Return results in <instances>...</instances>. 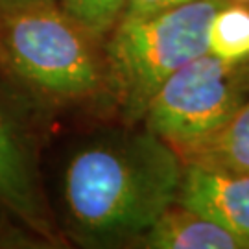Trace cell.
<instances>
[{
    "instance_id": "7c38bea8",
    "label": "cell",
    "mask_w": 249,
    "mask_h": 249,
    "mask_svg": "<svg viewBox=\"0 0 249 249\" xmlns=\"http://www.w3.org/2000/svg\"><path fill=\"white\" fill-rule=\"evenodd\" d=\"M34 2H43V0H0V9L17 8V6H24V4H34Z\"/></svg>"
},
{
    "instance_id": "8992f818",
    "label": "cell",
    "mask_w": 249,
    "mask_h": 249,
    "mask_svg": "<svg viewBox=\"0 0 249 249\" xmlns=\"http://www.w3.org/2000/svg\"><path fill=\"white\" fill-rule=\"evenodd\" d=\"M176 203L249 242V176L185 164Z\"/></svg>"
},
{
    "instance_id": "7a4b0ae2",
    "label": "cell",
    "mask_w": 249,
    "mask_h": 249,
    "mask_svg": "<svg viewBox=\"0 0 249 249\" xmlns=\"http://www.w3.org/2000/svg\"><path fill=\"white\" fill-rule=\"evenodd\" d=\"M0 65L24 89L53 106L106 94L104 41L57 0L0 9Z\"/></svg>"
},
{
    "instance_id": "30bf717a",
    "label": "cell",
    "mask_w": 249,
    "mask_h": 249,
    "mask_svg": "<svg viewBox=\"0 0 249 249\" xmlns=\"http://www.w3.org/2000/svg\"><path fill=\"white\" fill-rule=\"evenodd\" d=\"M57 4L102 41L122 18L125 8V0H57Z\"/></svg>"
},
{
    "instance_id": "4fadbf2b",
    "label": "cell",
    "mask_w": 249,
    "mask_h": 249,
    "mask_svg": "<svg viewBox=\"0 0 249 249\" xmlns=\"http://www.w3.org/2000/svg\"><path fill=\"white\" fill-rule=\"evenodd\" d=\"M240 2H248V0H240Z\"/></svg>"
},
{
    "instance_id": "277c9868",
    "label": "cell",
    "mask_w": 249,
    "mask_h": 249,
    "mask_svg": "<svg viewBox=\"0 0 249 249\" xmlns=\"http://www.w3.org/2000/svg\"><path fill=\"white\" fill-rule=\"evenodd\" d=\"M249 67L207 52L164 81L151 98L144 127L178 151L231 120L249 100Z\"/></svg>"
},
{
    "instance_id": "9c48e42d",
    "label": "cell",
    "mask_w": 249,
    "mask_h": 249,
    "mask_svg": "<svg viewBox=\"0 0 249 249\" xmlns=\"http://www.w3.org/2000/svg\"><path fill=\"white\" fill-rule=\"evenodd\" d=\"M209 52L227 63L249 59V8L227 2L214 13L209 26Z\"/></svg>"
},
{
    "instance_id": "6da1fadb",
    "label": "cell",
    "mask_w": 249,
    "mask_h": 249,
    "mask_svg": "<svg viewBox=\"0 0 249 249\" xmlns=\"http://www.w3.org/2000/svg\"><path fill=\"white\" fill-rule=\"evenodd\" d=\"M185 164L148 131H111L72 153L63 178L65 225L87 248L127 246L178 201Z\"/></svg>"
},
{
    "instance_id": "52a82bcc",
    "label": "cell",
    "mask_w": 249,
    "mask_h": 249,
    "mask_svg": "<svg viewBox=\"0 0 249 249\" xmlns=\"http://www.w3.org/2000/svg\"><path fill=\"white\" fill-rule=\"evenodd\" d=\"M150 249H249V242L220 223L174 203L137 242Z\"/></svg>"
},
{
    "instance_id": "8fae6325",
    "label": "cell",
    "mask_w": 249,
    "mask_h": 249,
    "mask_svg": "<svg viewBox=\"0 0 249 249\" xmlns=\"http://www.w3.org/2000/svg\"><path fill=\"white\" fill-rule=\"evenodd\" d=\"M194 2V0H125L124 15L129 17H141V15H151V13H159L164 9H172Z\"/></svg>"
},
{
    "instance_id": "3957f363",
    "label": "cell",
    "mask_w": 249,
    "mask_h": 249,
    "mask_svg": "<svg viewBox=\"0 0 249 249\" xmlns=\"http://www.w3.org/2000/svg\"><path fill=\"white\" fill-rule=\"evenodd\" d=\"M229 0H194L151 15H122L104 39L106 94L127 124L142 122L159 87L209 52V26Z\"/></svg>"
},
{
    "instance_id": "5b68a950",
    "label": "cell",
    "mask_w": 249,
    "mask_h": 249,
    "mask_svg": "<svg viewBox=\"0 0 249 249\" xmlns=\"http://www.w3.org/2000/svg\"><path fill=\"white\" fill-rule=\"evenodd\" d=\"M0 209L48 242L59 238L45 199L34 135L0 90Z\"/></svg>"
},
{
    "instance_id": "ba28073f",
    "label": "cell",
    "mask_w": 249,
    "mask_h": 249,
    "mask_svg": "<svg viewBox=\"0 0 249 249\" xmlns=\"http://www.w3.org/2000/svg\"><path fill=\"white\" fill-rule=\"evenodd\" d=\"M183 164L249 176V100L227 124L178 150Z\"/></svg>"
}]
</instances>
